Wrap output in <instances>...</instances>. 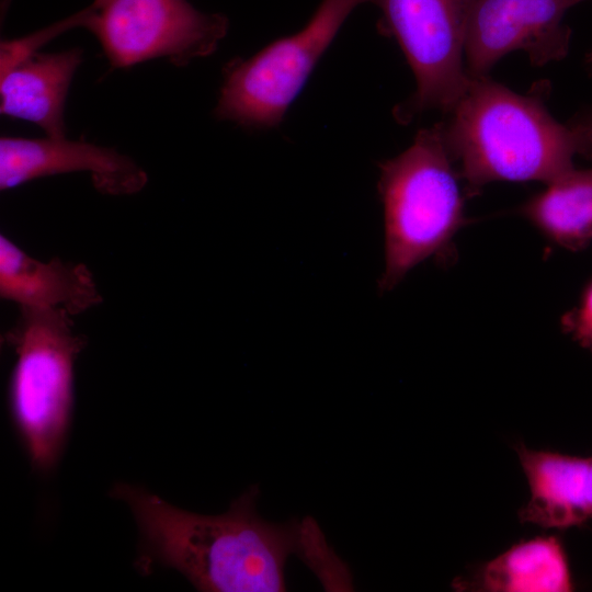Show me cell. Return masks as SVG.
<instances>
[{
    "label": "cell",
    "instance_id": "cell-13",
    "mask_svg": "<svg viewBox=\"0 0 592 592\" xmlns=\"http://www.w3.org/2000/svg\"><path fill=\"white\" fill-rule=\"evenodd\" d=\"M550 241L580 249L592 240V169L565 173L521 207Z\"/></svg>",
    "mask_w": 592,
    "mask_h": 592
},
{
    "label": "cell",
    "instance_id": "cell-15",
    "mask_svg": "<svg viewBox=\"0 0 592 592\" xmlns=\"http://www.w3.org/2000/svg\"><path fill=\"white\" fill-rule=\"evenodd\" d=\"M582 138L588 155L592 153V112L572 125Z\"/></svg>",
    "mask_w": 592,
    "mask_h": 592
},
{
    "label": "cell",
    "instance_id": "cell-16",
    "mask_svg": "<svg viewBox=\"0 0 592 592\" xmlns=\"http://www.w3.org/2000/svg\"><path fill=\"white\" fill-rule=\"evenodd\" d=\"M587 61L589 66L592 68V52L588 55Z\"/></svg>",
    "mask_w": 592,
    "mask_h": 592
},
{
    "label": "cell",
    "instance_id": "cell-8",
    "mask_svg": "<svg viewBox=\"0 0 592 592\" xmlns=\"http://www.w3.org/2000/svg\"><path fill=\"white\" fill-rule=\"evenodd\" d=\"M585 0H470L464 43L469 77H483L506 54L526 52L543 66L563 58L570 29L567 11Z\"/></svg>",
    "mask_w": 592,
    "mask_h": 592
},
{
    "label": "cell",
    "instance_id": "cell-10",
    "mask_svg": "<svg viewBox=\"0 0 592 592\" xmlns=\"http://www.w3.org/2000/svg\"><path fill=\"white\" fill-rule=\"evenodd\" d=\"M0 296L21 309L64 310L71 317L102 301L92 273L83 263L58 258L43 262L0 237Z\"/></svg>",
    "mask_w": 592,
    "mask_h": 592
},
{
    "label": "cell",
    "instance_id": "cell-4",
    "mask_svg": "<svg viewBox=\"0 0 592 592\" xmlns=\"http://www.w3.org/2000/svg\"><path fill=\"white\" fill-rule=\"evenodd\" d=\"M7 341L16 361L9 406L32 466L49 473L61 457L73 408L75 362L86 340L64 310L21 309Z\"/></svg>",
    "mask_w": 592,
    "mask_h": 592
},
{
    "label": "cell",
    "instance_id": "cell-9",
    "mask_svg": "<svg viewBox=\"0 0 592 592\" xmlns=\"http://www.w3.org/2000/svg\"><path fill=\"white\" fill-rule=\"evenodd\" d=\"M68 172H88L94 187L109 195L134 194L147 183L146 172L134 160L110 148L65 137L0 139L2 191Z\"/></svg>",
    "mask_w": 592,
    "mask_h": 592
},
{
    "label": "cell",
    "instance_id": "cell-11",
    "mask_svg": "<svg viewBox=\"0 0 592 592\" xmlns=\"http://www.w3.org/2000/svg\"><path fill=\"white\" fill-rule=\"evenodd\" d=\"M82 52H31L1 64L0 112L42 127L47 137H65L64 109Z\"/></svg>",
    "mask_w": 592,
    "mask_h": 592
},
{
    "label": "cell",
    "instance_id": "cell-3",
    "mask_svg": "<svg viewBox=\"0 0 592 592\" xmlns=\"http://www.w3.org/2000/svg\"><path fill=\"white\" fill-rule=\"evenodd\" d=\"M452 161L439 124L419 130L409 148L379 164L385 231L380 292L392 289L425 259L447 253L465 224Z\"/></svg>",
    "mask_w": 592,
    "mask_h": 592
},
{
    "label": "cell",
    "instance_id": "cell-12",
    "mask_svg": "<svg viewBox=\"0 0 592 592\" xmlns=\"http://www.w3.org/2000/svg\"><path fill=\"white\" fill-rule=\"evenodd\" d=\"M458 591L569 592L574 588L568 556L556 536H536L515 543L465 578Z\"/></svg>",
    "mask_w": 592,
    "mask_h": 592
},
{
    "label": "cell",
    "instance_id": "cell-14",
    "mask_svg": "<svg viewBox=\"0 0 592 592\" xmlns=\"http://www.w3.org/2000/svg\"><path fill=\"white\" fill-rule=\"evenodd\" d=\"M563 326L592 353V281L583 291L579 307L563 320Z\"/></svg>",
    "mask_w": 592,
    "mask_h": 592
},
{
    "label": "cell",
    "instance_id": "cell-2",
    "mask_svg": "<svg viewBox=\"0 0 592 592\" xmlns=\"http://www.w3.org/2000/svg\"><path fill=\"white\" fill-rule=\"evenodd\" d=\"M443 126L452 160L471 187L494 181L550 183L588 155L576 128L556 121L540 95L519 94L487 76L471 78Z\"/></svg>",
    "mask_w": 592,
    "mask_h": 592
},
{
    "label": "cell",
    "instance_id": "cell-7",
    "mask_svg": "<svg viewBox=\"0 0 592 592\" xmlns=\"http://www.w3.org/2000/svg\"><path fill=\"white\" fill-rule=\"evenodd\" d=\"M379 30L392 36L413 71L417 90L405 112L451 111L470 77L464 43L470 0H374Z\"/></svg>",
    "mask_w": 592,
    "mask_h": 592
},
{
    "label": "cell",
    "instance_id": "cell-5",
    "mask_svg": "<svg viewBox=\"0 0 592 592\" xmlns=\"http://www.w3.org/2000/svg\"><path fill=\"white\" fill-rule=\"evenodd\" d=\"M367 2L374 0H322L300 31L277 38L247 59L230 61L216 116L249 128L277 126L348 16Z\"/></svg>",
    "mask_w": 592,
    "mask_h": 592
},
{
    "label": "cell",
    "instance_id": "cell-1",
    "mask_svg": "<svg viewBox=\"0 0 592 592\" xmlns=\"http://www.w3.org/2000/svg\"><path fill=\"white\" fill-rule=\"evenodd\" d=\"M260 494L251 486L219 515H203L171 505L147 490L117 483L111 496L125 501L137 522L141 550L137 565L182 573L198 591L282 592L285 565L298 555L326 585L346 587V566L329 547L314 519L272 523L255 510Z\"/></svg>",
    "mask_w": 592,
    "mask_h": 592
},
{
    "label": "cell",
    "instance_id": "cell-6",
    "mask_svg": "<svg viewBox=\"0 0 592 592\" xmlns=\"http://www.w3.org/2000/svg\"><path fill=\"white\" fill-rule=\"evenodd\" d=\"M76 19L116 68L153 58L184 66L210 55L229 25L225 15L197 11L186 0H94Z\"/></svg>",
    "mask_w": 592,
    "mask_h": 592
}]
</instances>
